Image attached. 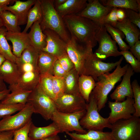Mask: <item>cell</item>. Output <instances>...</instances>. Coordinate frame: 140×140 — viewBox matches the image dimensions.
<instances>
[{
  "instance_id": "681fc988",
  "label": "cell",
  "mask_w": 140,
  "mask_h": 140,
  "mask_svg": "<svg viewBox=\"0 0 140 140\" xmlns=\"http://www.w3.org/2000/svg\"><path fill=\"white\" fill-rule=\"evenodd\" d=\"M10 92V91L9 89L0 92V101H1L4 99Z\"/></svg>"
},
{
  "instance_id": "11a10c76",
  "label": "cell",
  "mask_w": 140,
  "mask_h": 140,
  "mask_svg": "<svg viewBox=\"0 0 140 140\" xmlns=\"http://www.w3.org/2000/svg\"><path fill=\"white\" fill-rule=\"evenodd\" d=\"M4 10H5L4 9L0 8V14Z\"/></svg>"
},
{
  "instance_id": "f35d334b",
  "label": "cell",
  "mask_w": 140,
  "mask_h": 140,
  "mask_svg": "<svg viewBox=\"0 0 140 140\" xmlns=\"http://www.w3.org/2000/svg\"><path fill=\"white\" fill-rule=\"evenodd\" d=\"M121 55L130 65L134 72H140V61L136 59L129 51H121Z\"/></svg>"
},
{
  "instance_id": "816d5d0a",
  "label": "cell",
  "mask_w": 140,
  "mask_h": 140,
  "mask_svg": "<svg viewBox=\"0 0 140 140\" xmlns=\"http://www.w3.org/2000/svg\"><path fill=\"white\" fill-rule=\"evenodd\" d=\"M7 89L6 86L2 78L0 76V92Z\"/></svg>"
},
{
  "instance_id": "8992f818",
  "label": "cell",
  "mask_w": 140,
  "mask_h": 140,
  "mask_svg": "<svg viewBox=\"0 0 140 140\" xmlns=\"http://www.w3.org/2000/svg\"><path fill=\"white\" fill-rule=\"evenodd\" d=\"M27 102L32 106L34 113L40 114L46 120H51L57 110L54 100L42 90L38 84L31 92Z\"/></svg>"
},
{
  "instance_id": "ee69618b",
  "label": "cell",
  "mask_w": 140,
  "mask_h": 140,
  "mask_svg": "<svg viewBox=\"0 0 140 140\" xmlns=\"http://www.w3.org/2000/svg\"><path fill=\"white\" fill-rule=\"evenodd\" d=\"M67 73L63 68L57 59L53 66V75L55 76L62 77L64 76Z\"/></svg>"
},
{
  "instance_id": "7402d4cb",
  "label": "cell",
  "mask_w": 140,
  "mask_h": 140,
  "mask_svg": "<svg viewBox=\"0 0 140 140\" xmlns=\"http://www.w3.org/2000/svg\"><path fill=\"white\" fill-rule=\"evenodd\" d=\"M60 133L58 128L53 122L47 126L41 127H36L32 122L28 135L32 140H38L56 135Z\"/></svg>"
},
{
  "instance_id": "d4e9b609",
  "label": "cell",
  "mask_w": 140,
  "mask_h": 140,
  "mask_svg": "<svg viewBox=\"0 0 140 140\" xmlns=\"http://www.w3.org/2000/svg\"><path fill=\"white\" fill-rule=\"evenodd\" d=\"M66 133L72 140H113L111 132L89 130L87 131L84 134H80L75 132Z\"/></svg>"
},
{
  "instance_id": "9c48e42d",
  "label": "cell",
  "mask_w": 140,
  "mask_h": 140,
  "mask_svg": "<svg viewBox=\"0 0 140 140\" xmlns=\"http://www.w3.org/2000/svg\"><path fill=\"white\" fill-rule=\"evenodd\" d=\"M33 113L32 106L27 102L17 113L5 117L0 121V132H14L22 128L32 121Z\"/></svg>"
},
{
  "instance_id": "7a4b0ae2",
  "label": "cell",
  "mask_w": 140,
  "mask_h": 140,
  "mask_svg": "<svg viewBox=\"0 0 140 140\" xmlns=\"http://www.w3.org/2000/svg\"><path fill=\"white\" fill-rule=\"evenodd\" d=\"M62 19L71 37L80 43L92 48L96 45V36L101 25L76 15L66 16Z\"/></svg>"
},
{
  "instance_id": "4dcf8cb0",
  "label": "cell",
  "mask_w": 140,
  "mask_h": 140,
  "mask_svg": "<svg viewBox=\"0 0 140 140\" xmlns=\"http://www.w3.org/2000/svg\"><path fill=\"white\" fill-rule=\"evenodd\" d=\"M0 19L3 26L9 32H21V28L17 24L16 17L10 11L5 10L0 14Z\"/></svg>"
},
{
  "instance_id": "9a60e30c",
  "label": "cell",
  "mask_w": 140,
  "mask_h": 140,
  "mask_svg": "<svg viewBox=\"0 0 140 140\" xmlns=\"http://www.w3.org/2000/svg\"><path fill=\"white\" fill-rule=\"evenodd\" d=\"M113 8L104 6L98 0H89L85 9L76 15L89 19L101 25L103 18Z\"/></svg>"
},
{
  "instance_id": "60d3db41",
  "label": "cell",
  "mask_w": 140,
  "mask_h": 140,
  "mask_svg": "<svg viewBox=\"0 0 140 140\" xmlns=\"http://www.w3.org/2000/svg\"><path fill=\"white\" fill-rule=\"evenodd\" d=\"M117 8L113 7L110 11L108 13L102 20L101 25L108 24L115 27L117 22L116 11Z\"/></svg>"
},
{
  "instance_id": "e575fe53",
  "label": "cell",
  "mask_w": 140,
  "mask_h": 140,
  "mask_svg": "<svg viewBox=\"0 0 140 140\" xmlns=\"http://www.w3.org/2000/svg\"><path fill=\"white\" fill-rule=\"evenodd\" d=\"M53 76L47 74L40 75L38 84L42 90L54 100L53 92Z\"/></svg>"
},
{
  "instance_id": "f546056e",
  "label": "cell",
  "mask_w": 140,
  "mask_h": 140,
  "mask_svg": "<svg viewBox=\"0 0 140 140\" xmlns=\"http://www.w3.org/2000/svg\"><path fill=\"white\" fill-rule=\"evenodd\" d=\"M32 91L16 89L11 91L0 102L4 104H25Z\"/></svg>"
},
{
  "instance_id": "6da1fadb",
  "label": "cell",
  "mask_w": 140,
  "mask_h": 140,
  "mask_svg": "<svg viewBox=\"0 0 140 140\" xmlns=\"http://www.w3.org/2000/svg\"><path fill=\"white\" fill-rule=\"evenodd\" d=\"M38 54V52L30 45L20 57H16L15 63L20 77L16 84L9 86L10 92L15 89L32 91L38 85L40 77L37 67Z\"/></svg>"
},
{
  "instance_id": "ba28073f",
  "label": "cell",
  "mask_w": 140,
  "mask_h": 140,
  "mask_svg": "<svg viewBox=\"0 0 140 140\" xmlns=\"http://www.w3.org/2000/svg\"><path fill=\"white\" fill-rule=\"evenodd\" d=\"M86 113V110L73 113H65L56 110L51 119L57 125L60 133L75 132L84 134L87 130L80 125V121Z\"/></svg>"
},
{
  "instance_id": "484cf974",
  "label": "cell",
  "mask_w": 140,
  "mask_h": 140,
  "mask_svg": "<svg viewBox=\"0 0 140 140\" xmlns=\"http://www.w3.org/2000/svg\"><path fill=\"white\" fill-rule=\"evenodd\" d=\"M57 59L53 55L43 51L39 52L37 67L40 75H53V66Z\"/></svg>"
},
{
  "instance_id": "4316f807",
  "label": "cell",
  "mask_w": 140,
  "mask_h": 140,
  "mask_svg": "<svg viewBox=\"0 0 140 140\" xmlns=\"http://www.w3.org/2000/svg\"><path fill=\"white\" fill-rule=\"evenodd\" d=\"M79 75L75 68L67 72L63 77L64 80L65 93L75 94L80 93L79 85Z\"/></svg>"
},
{
  "instance_id": "f1b7e54d",
  "label": "cell",
  "mask_w": 140,
  "mask_h": 140,
  "mask_svg": "<svg viewBox=\"0 0 140 140\" xmlns=\"http://www.w3.org/2000/svg\"><path fill=\"white\" fill-rule=\"evenodd\" d=\"M95 81L90 76L84 74L79 76V85L80 93L85 101L88 102L90 95L95 86Z\"/></svg>"
},
{
  "instance_id": "4fadbf2b",
  "label": "cell",
  "mask_w": 140,
  "mask_h": 140,
  "mask_svg": "<svg viewBox=\"0 0 140 140\" xmlns=\"http://www.w3.org/2000/svg\"><path fill=\"white\" fill-rule=\"evenodd\" d=\"M54 101L56 110L65 113H73L85 110L87 104L80 93H65Z\"/></svg>"
},
{
  "instance_id": "ffe728a7",
  "label": "cell",
  "mask_w": 140,
  "mask_h": 140,
  "mask_svg": "<svg viewBox=\"0 0 140 140\" xmlns=\"http://www.w3.org/2000/svg\"><path fill=\"white\" fill-rule=\"evenodd\" d=\"M115 27L119 29L123 33L130 47L139 40V29L126 17L121 21L118 22Z\"/></svg>"
},
{
  "instance_id": "f5cc1de1",
  "label": "cell",
  "mask_w": 140,
  "mask_h": 140,
  "mask_svg": "<svg viewBox=\"0 0 140 140\" xmlns=\"http://www.w3.org/2000/svg\"><path fill=\"white\" fill-rule=\"evenodd\" d=\"M38 140H61L58 135Z\"/></svg>"
},
{
  "instance_id": "db71d44e",
  "label": "cell",
  "mask_w": 140,
  "mask_h": 140,
  "mask_svg": "<svg viewBox=\"0 0 140 140\" xmlns=\"http://www.w3.org/2000/svg\"><path fill=\"white\" fill-rule=\"evenodd\" d=\"M6 60L5 58L0 54V68L4 62Z\"/></svg>"
},
{
  "instance_id": "5b68a950",
  "label": "cell",
  "mask_w": 140,
  "mask_h": 140,
  "mask_svg": "<svg viewBox=\"0 0 140 140\" xmlns=\"http://www.w3.org/2000/svg\"><path fill=\"white\" fill-rule=\"evenodd\" d=\"M87 104L86 113L80 121L82 128L87 130L103 131L105 128L110 129L111 124L108 118H104L99 113L96 100L92 93Z\"/></svg>"
},
{
  "instance_id": "8d00e7d4",
  "label": "cell",
  "mask_w": 140,
  "mask_h": 140,
  "mask_svg": "<svg viewBox=\"0 0 140 140\" xmlns=\"http://www.w3.org/2000/svg\"><path fill=\"white\" fill-rule=\"evenodd\" d=\"M133 98H134V106L135 112L133 116L137 117L140 116V86L137 81L134 80L131 84Z\"/></svg>"
},
{
  "instance_id": "277c9868",
  "label": "cell",
  "mask_w": 140,
  "mask_h": 140,
  "mask_svg": "<svg viewBox=\"0 0 140 140\" xmlns=\"http://www.w3.org/2000/svg\"><path fill=\"white\" fill-rule=\"evenodd\" d=\"M41 6L42 17L40 25L42 31L51 30L58 34L66 43L71 38L61 17L55 10L53 0H39Z\"/></svg>"
},
{
  "instance_id": "bcb514c9",
  "label": "cell",
  "mask_w": 140,
  "mask_h": 140,
  "mask_svg": "<svg viewBox=\"0 0 140 140\" xmlns=\"http://www.w3.org/2000/svg\"><path fill=\"white\" fill-rule=\"evenodd\" d=\"M13 131L0 132V140H13Z\"/></svg>"
},
{
  "instance_id": "1f68e13d",
  "label": "cell",
  "mask_w": 140,
  "mask_h": 140,
  "mask_svg": "<svg viewBox=\"0 0 140 140\" xmlns=\"http://www.w3.org/2000/svg\"><path fill=\"white\" fill-rule=\"evenodd\" d=\"M42 12L39 0H36L33 6L29 10L27 16L26 26L23 32L27 33L28 29L36 22L41 20Z\"/></svg>"
},
{
  "instance_id": "7dc6e473",
  "label": "cell",
  "mask_w": 140,
  "mask_h": 140,
  "mask_svg": "<svg viewBox=\"0 0 140 140\" xmlns=\"http://www.w3.org/2000/svg\"><path fill=\"white\" fill-rule=\"evenodd\" d=\"M116 14L118 22L122 21L126 17L125 12L123 8H117Z\"/></svg>"
},
{
  "instance_id": "3957f363",
  "label": "cell",
  "mask_w": 140,
  "mask_h": 140,
  "mask_svg": "<svg viewBox=\"0 0 140 140\" xmlns=\"http://www.w3.org/2000/svg\"><path fill=\"white\" fill-rule=\"evenodd\" d=\"M121 62L117 65L112 73L101 75L95 82V86L92 93L96 100L99 112L104 107L108 94L116 84L121 80L127 69L129 65L127 64L122 67L121 66Z\"/></svg>"
},
{
  "instance_id": "c3c4849f",
  "label": "cell",
  "mask_w": 140,
  "mask_h": 140,
  "mask_svg": "<svg viewBox=\"0 0 140 140\" xmlns=\"http://www.w3.org/2000/svg\"><path fill=\"white\" fill-rule=\"evenodd\" d=\"M16 0H0V8L4 9L10 4L15 3Z\"/></svg>"
},
{
  "instance_id": "d6a6232c",
  "label": "cell",
  "mask_w": 140,
  "mask_h": 140,
  "mask_svg": "<svg viewBox=\"0 0 140 140\" xmlns=\"http://www.w3.org/2000/svg\"><path fill=\"white\" fill-rule=\"evenodd\" d=\"M7 31L6 29L4 26L0 28V54L6 59L15 63L16 57L12 52L5 37Z\"/></svg>"
},
{
  "instance_id": "836d02e7",
  "label": "cell",
  "mask_w": 140,
  "mask_h": 140,
  "mask_svg": "<svg viewBox=\"0 0 140 140\" xmlns=\"http://www.w3.org/2000/svg\"><path fill=\"white\" fill-rule=\"evenodd\" d=\"M104 25L107 32L109 33L113 40L117 44L121 51L129 50L130 46L123 40V39L125 37V35L121 31L108 24H105Z\"/></svg>"
},
{
  "instance_id": "603a6c76",
  "label": "cell",
  "mask_w": 140,
  "mask_h": 140,
  "mask_svg": "<svg viewBox=\"0 0 140 140\" xmlns=\"http://www.w3.org/2000/svg\"><path fill=\"white\" fill-rule=\"evenodd\" d=\"M87 4V0H67L63 4L55 8L62 18L66 16L79 13L85 9Z\"/></svg>"
},
{
  "instance_id": "d6986e66",
  "label": "cell",
  "mask_w": 140,
  "mask_h": 140,
  "mask_svg": "<svg viewBox=\"0 0 140 140\" xmlns=\"http://www.w3.org/2000/svg\"><path fill=\"white\" fill-rule=\"evenodd\" d=\"M5 37L7 40L11 42L12 53L16 57H20L24 50L31 45L27 33L7 31Z\"/></svg>"
},
{
  "instance_id": "83f0119b",
  "label": "cell",
  "mask_w": 140,
  "mask_h": 140,
  "mask_svg": "<svg viewBox=\"0 0 140 140\" xmlns=\"http://www.w3.org/2000/svg\"><path fill=\"white\" fill-rule=\"evenodd\" d=\"M100 1L105 6L129 9L140 13V0H101Z\"/></svg>"
},
{
  "instance_id": "5bb4252c",
  "label": "cell",
  "mask_w": 140,
  "mask_h": 140,
  "mask_svg": "<svg viewBox=\"0 0 140 140\" xmlns=\"http://www.w3.org/2000/svg\"><path fill=\"white\" fill-rule=\"evenodd\" d=\"M134 103V99L128 97L121 102L109 101L111 112L108 118L110 123L112 124L119 120L131 118L135 112Z\"/></svg>"
},
{
  "instance_id": "ab89813d",
  "label": "cell",
  "mask_w": 140,
  "mask_h": 140,
  "mask_svg": "<svg viewBox=\"0 0 140 140\" xmlns=\"http://www.w3.org/2000/svg\"><path fill=\"white\" fill-rule=\"evenodd\" d=\"M32 121L22 128L14 132L13 140H32L28 134Z\"/></svg>"
},
{
  "instance_id": "ac0fdd59",
  "label": "cell",
  "mask_w": 140,
  "mask_h": 140,
  "mask_svg": "<svg viewBox=\"0 0 140 140\" xmlns=\"http://www.w3.org/2000/svg\"><path fill=\"white\" fill-rule=\"evenodd\" d=\"M36 0H27L25 1L16 0L13 5L7 6L4 9L10 11L16 17L18 26L26 24L29 10L35 4Z\"/></svg>"
},
{
  "instance_id": "f907efd6",
  "label": "cell",
  "mask_w": 140,
  "mask_h": 140,
  "mask_svg": "<svg viewBox=\"0 0 140 140\" xmlns=\"http://www.w3.org/2000/svg\"><path fill=\"white\" fill-rule=\"evenodd\" d=\"M67 0H53V4L55 8L58 7L65 3Z\"/></svg>"
},
{
  "instance_id": "7c38bea8",
  "label": "cell",
  "mask_w": 140,
  "mask_h": 140,
  "mask_svg": "<svg viewBox=\"0 0 140 140\" xmlns=\"http://www.w3.org/2000/svg\"><path fill=\"white\" fill-rule=\"evenodd\" d=\"M124 59L122 56L119 60L115 62L106 63L97 58L93 51L87 57L84 63V74L92 77L97 81L98 78L108 73L115 68Z\"/></svg>"
},
{
  "instance_id": "52a82bcc",
  "label": "cell",
  "mask_w": 140,
  "mask_h": 140,
  "mask_svg": "<svg viewBox=\"0 0 140 140\" xmlns=\"http://www.w3.org/2000/svg\"><path fill=\"white\" fill-rule=\"evenodd\" d=\"M113 140H140V118L133 115L111 124Z\"/></svg>"
},
{
  "instance_id": "7bdbcfd3",
  "label": "cell",
  "mask_w": 140,
  "mask_h": 140,
  "mask_svg": "<svg viewBox=\"0 0 140 140\" xmlns=\"http://www.w3.org/2000/svg\"><path fill=\"white\" fill-rule=\"evenodd\" d=\"M57 59L63 68L67 72L75 68L74 63L67 53Z\"/></svg>"
},
{
  "instance_id": "30bf717a",
  "label": "cell",
  "mask_w": 140,
  "mask_h": 140,
  "mask_svg": "<svg viewBox=\"0 0 140 140\" xmlns=\"http://www.w3.org/2000/svg\"><path fill=\"white\" fill-rule=\"evenodd\" d=\"M96 39L99 46L93 54L100 60L102 61L109 57L121 55V52L118 50L116 42L111 39L104 25H101L96 35Z\"/></svg>"
},
{
  "instance_id": "cb8c5ba5",
  "label": "cell",
  "mask_w": 140,
  "mask_h": 140,
  "mask_svg": "<svg viewBox=\"0 0 140 140\" xmlns=\"http://www.w3.org/2000/svg\"><path fill=\"white\" fill-rule=\"evenodd\" d=\"M40 22H35L30 27L28 33L30 45L38 52L41 51L46 45V36L40 25Z\"/></svg>"
},
{
  "instance_id": "44dd1931",
  "label": "cell",
  "mask_w": 140,
  "mask_h": 140,
  "mask_svg": "<svg viewBox=\"0 0 140 140\" xmlns=\"http://www.w3.org/2000/svg\"><path fill=\"white\" fill-rule=\"evenodd\" d=\"M0 76L9 86L16 84L19 78L20 72L16 63L6 59L0 68Z\"/></svg>"
},
{
  "instance_id": "9f6ffc18",
  "label": "cell",
  "mask_w": 140,
  "mask_h": 140,
  "mask_svg": "<svg viewBox=\"0 0 140 140\" xmlns=\"http://www.w3.org/2000/svg\"><path fill=\"white\" fill-rule=\"evenodd\" d=\"M3 26L2 24L1 20V19H0V28H2Z\"/></svg>"
},
{
  "instance_id": "d590c367",
  "label": "cell",
  "mask_w": 140,
  "mask_h": 140,
  "mask_svg": "<svg viewBox=\"0 0 140 140\" xmlns=\"http://www.w3.org/2000/svg\"><path fill=\"white\" fill-rule=\"evenodd\" d=\"M25 104H4L0 102V119L11 115L20 111L24 108Z\"/></svg>"
},
{
  "instance_id": "b9f144b4",
  "label": "cell",
  "mask_w": 140,
  "mask_h": 140,
  "mask_svg": "<svg viewBox=\"0 0 140 140\" xmlns=\"http://www.w3.org/2000/svg\"><path fill=\"white\" fill-rule=\"evenodd\" d=\"M126 17L132 23L140 29V13L129 9H123Z\"/></svg>"
},
{
  "instance_id": "2e32d148",
  "label": "cell",
  "mask_w": 140,
  "mask_h": 140,
  "mask_svg": "<svg viewBox=\"0 0 140 140\" xmlns=\"http://www.w3.org/2000/svg\"><path fill=\"white\" fill-rule=\"evenodd\" d=\"M46 36V45L41 51L51 54L58 59L67 53L66 43L53 31L46 29L43 31Z\"/></svg>"
},
{
  "instance_id": "74e56055",
  "label": "cell",
  "mask_w": 140,
  "mask_h": 140,
  "mask_svg": "<svg viewBox=\"0 0 140 140\" xmlns=\"http://www.w3.org/2000/svg\"><path fill=\"white\" fill-rule=\"evenodd\" d=\"M53 86L55 100L65 93V85L63 77L53 76Z\"/></svg>"
},
{
  "instance_id": "f6af8a7d",
  "label": "cell",
  "mask_w": 140,
  "mask_h": 140,
  "mask_svg": "<svg viewBox=\"0 0 140 140\" xmlns=\"http://www.w3.org/2000/svg\"><path fill=\"white\" fill-rule=\"evenodd\" d=\"M129 50L134 57L140 61V41L139 40L136 41L130 47Z\"/></svg>"
},
{
  "instance_id": "e0dca14e",
  "label": "cell",
  "mask_w": 140,
  "mask_h": 140,
  "mask_svg": "<svg viewBox=\"0 0 140 140\" xmlns=\"http://www.w3.org/2000/svg\"><path fill=\"white\" fill-rule=\"evenodd\" d=\"M134 74L133 70L130 66L129 65L126 72L123 76L121 82L110 95L112 100L115 102H121L125 100L126 97L133 98L131 79Z\"/></svg>"
},
{
  "instance_id": "8fae6325",
  "label": "cell",
  "mask_w": 140,
  "mask_h": 140,
  "mask_svg": "<svg viewBox=\"0 0 140 140\" xmlns=\"http://www.w3.org/2000/svg\"><path fill=\"white\" fill-rule=\"evenodd\" d=\"M92 48L80 43L71 37L66 43L67 53L79 75L84 74L85 61L88 55L92 52Z\"/></svg>"
}]
</instances>
